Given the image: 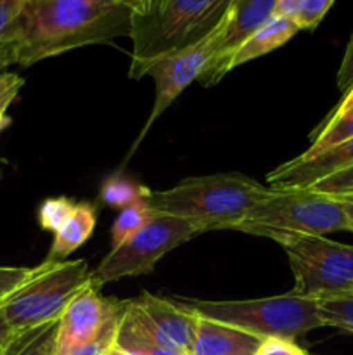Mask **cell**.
I'll use <instances>...</instances> for the list:
<instances>
[{
	"label": "cell",
	"mask_w": 353,
	"mask_h": 355,
	"mask_svg": "<svg viewBox=\"0 0 353 355\" xmlns=\"http://www.w3.org/2000/svg\"><path fill=\"white\" fill-rule=\"evenodd\" d=\"M107 355H130V354H125V352H121V350H118V349H113V350H111V352L107 354Z\"/></svg>",
	"instance_id": "obj_38"
},
{
	"label": "cell",
	"mask_w": 353,
	"mask_h": 355,
	"mask_svg": "<svg viewBox=\"0 0 353 355\" xmlns=\"http://www.w3.org/2000/svg\"><path fill=\"white\" fill-rule=\"evenodd\" d=\"M123 309V302L104 298L90 281L64 311L57 326V355H66L92 340Z\"/></svg>",
	"instance_id": "obj_11"
},
{
	"label": "cell",
	"mask_w": 353,
	"mask_h": 355,
	"mask_svg": "<svg viewBox=\"0 0 353 355\" xmlns=\"http://www.w3.org/2000/svg\"><path fill=\"white\" fill-rule=\"evenodd\" d=\"M300 30V24L293 17L273 16L269 23L263 24L256 33H253L234 52V55L230 58V62H228V71H232L237 66L244 64V62L253 61V59L262 58V55L275 51L280 45L286 44L287 40H291Z\"/></svg>",
	"instance_id": "obj_15"
},
{
	"label": "cell",
	"mask_w": 353,
	"mask_h": 355,
	"mask_svg": "<svg viewBox=\"0 0 353 355\" xmlns=\"http://www.w3.org/2000/svg\"><path fill=\"white\" fill-rule=\"evenodd\" d=\"M134 10L116 0H24L9 40L0 49V71L23 68L73 49L132 35Z\"/></svg>",
	"instance_id": "obj_1"
},
{
	"label": "cell",
	"mask_w": 353,
	"mask_h": 355,
	"mask_svg": "<svg viewBox=\"0 0 353 355\" xmlns=\"http://www.w3.org/2000/svg\"><path fill=\"white\" fill-rule=\"evenodd\" d=\"M305 2H307V0H279V2H277L275 16H286L296 19L300 10L303 9Z\"/></svg>",
	"instance_id": "obj_33"
},
{
	"label": "cell",
	"mask_w": 353,
	"mask_h": 355,
	"mask_svg": "<svg viewBox=\"0 0 353 355\" xmlns=\"http://www.w3.org/2000/svg\"><path fill=\"white\" fill-rule=\"evenodd\" d=\"M294 276L291 293L311 300L353 295V246L325 236L280 239Z\"/></svg>",
	"instance_id": "obj_7"
},
{
	"label": "cell",
	"mask_w": 353,
	"mask_h": 355,
	"mask_svg": "<svg viewBox=\"0 0 353 355\" xmlns=\"http://www.w3.org/2000/svg\"><path fill=\"white\" fill-rule=\"evenodd\" d=\"M17 338L16 333L12 331V328L7 322L6 315H3L2 305H0V355H6L9 347L12 345L14 340Z\"/></svg>",
	"instance_id": "obj_32"
},
{
	"label": "cell",
	"mask_w": 353,
	"mask_h": 355,
	"mask_svg": "<svg viewBox=\"0 0 353 355\" xmlns=\"http://www.w3.org/2000/svg\"><path fill=\"white\" fill-rule=\"evenodd\" d=\"M352 107H353V85L350 87L348 90H346L345 96L341 97V101H339L338 106H336L334 110H332V113L329 114V116L325 118L324 121H329V120H332V118L341 116L343 113H346V111H350V110H352Z\"/></svg>",
	"instance_id": "obj_34"
},
{
	"label": "cell",
	"mask_w": 353,
	"mask_h": 355,
	"mask_svg": "<svg viewBox=\"0 0 353 355\" xmlns=\"http://www.w3.org/2000/svg\"><path fill=\"white\" fill-rule=\"evenodd\" d=\"M353 165V137L311 158L296 156L266 175L270 189H308L318 180Z\"/></svg>",
	"instance_id": "obj_12"
},
{
	"label": "cell",
	"mask_w": 353,
	"mask_h": 355,
	"mask_svg": "<svg viewBox=\"0 0 353 355\" xmlns=\"http://www.w3.org/2000/svg\"><path fill=\"white\" fill-rule=\"evenodd\" d=\"M332 3L334 0H307L303 9L296 16V23L300 24L301 30H314L324 19Z\"/></svg>",
	"instance_id": "obj_27"
},
{
	"label": "cell",
	"mask_w": 353,
	"mask_h": 355,
	"mask_svg": "<svg viewBox=\"0 0 353 355\" xmlns=\"http://www.w3.org/2000/svg\"><path fill=\"white\" fill-rule=\"evenodd\" d=\"M57 322L17 335L6 355H57Z\"/></svg>",
	"instance_id": "obj_19"
},
{
	"label": "cell",
	"mask_w": 353,
	"mask_h": 355,
	"mask_svg": "<svg viewBox=\"0 0 353 355\" xmlns=\"http://www.w3.org/2000/svg\"><path fill=\"white\" fill-rule=\"evenodd\" d=\"M90 281L89 263L83 259H47L24 286L3 302V315L16 335L57 322Z\"/></svg>",
	"instance_id": "obj_6"
},
{
	"label": "cell",
	"mask_w": 353,
	"mask_h": 355,
	"mask_svg": "<svg viewBox=\"0 0 353 355\" xmlns=\"http://www.w3.org/2000/svg\"><path fill=\"white\" fill-rule=\"evenodd\" d=\"M339 90H348L353 85V35L350 38L348 45H346L345 55H343L341 66L338 69V76H336Z\"/></svg>",
	"instance_id": "obj_31"
},
{
	"label": "cell",
	"mask_w": 353,
	"mask_h": 355,
	"mask_svg": "<svg viewBox=\"0 0 353 355\" xmlns=\"http://www.w3.org/2000/svg\"><path fill=\"white\" fill-rule=\"evenodd\" d=\"M341 203H343V208H345L346 215H348V220H350V224H352V229H353V203L352 201H341Z\"/></svg>",
	"instance_id": "obj_36"
},
{
	"label": "cell",
	"mask_w": 353,
	"mask_h": 355,
	"mask_svg": "<svg viewBox=\"0 0 353 355\" xmlns=\"http://www.w3.org/2000/svg\"><path fill=\"white\" fill-rule=\"evenodd\" d=\"M114 349L130 355H185L154 342L137 321L127 302L123 304V312H121L120 324H118Z\"/></svg>",
	"instance_id": "obj_17"
},
{
	"label": "cell",
	"mask_w": 353,
	"mask_h": 355,
	"mask_svg": "<svg viewBox=\"0 0 353 355\" xmlns=\"http://www.w3.org/2000/svg\"><path fill=\"white\" fill-rule=\"evenodd\" d=\"M199 225L170 215H158L145 227L135 232L121 245L114 246L102 262L90 272L92 284L102 288L111 281L137 277L152 272L159 259L176 246L203 234Z\"/></svg>",
	"instance_id": "obj_8"
},
{
	"label": "cell",
	"mask_w": 353,
	"mask_h": 355,
	"mask_svg": "<svg viewBox=\"0 0 353 355\" xmlns=\"http://www.w3.org/2000/svg\"><path fill=\"white\" fill-rule=\"evenodd\" d=\"M125 304V302H123ZM123 312V309H121ZM121 312L116 315V318L111 319L92 340H89L83 345L76 347L75 350H71L66 355H107L111 350L114 349V342H116V333H118V324H120Z\"/></svg>",
	"instance_id": "obj_24"
},
{
	"label": "cell",
	"mask_w": 353,
	"mask_h": 355,
	"mask_svg": "<svg viewBox=\"0 0 353 355\" xmlns=\"http://www.w3.org/2000/svg\"><path fill=\"white\" fill-rule=\"evenodd\" d=\"M272 193L270 187L241 173H215L183 179L175 187L149 191L145 203L158 215L199 225L204 232L237 229L249 211Z\"/></svg>",
	"instance_id": "obj_2"
},
{
	"label": "cell",
	"mask_w": 353,
	"mask_h": 355,
	"mask_svg": "<svg viewBox=\"0 0 353 355\" xmlns=\"http://www.w3.org/2000/svg\"><path fill=\"white\" fill-rule=\"evenodd\" d=\"M197 315L235 326L262 338L296 340L308 331L324 328L318 300L286 295L256 300L208 302L196 298H175Z\"/></svg>",
	"instance_id": "obj_5"
},
{
	"label": "cell",
	"mask_w": 353,
	"mask_h": 355,
	"mask_svg": "<svg viewBox=\"0 0 353 355\" xmlns=\"http://www.w3.org/2000/svg\"><path fill=\"white\" fill-rule=\"evenodd\" d=\"M341 201H352V203H353V196L352 198H346V200H341Z\"/></svg>",
	"instance_id": "obj_39"
},
{
	"label": "cell",
	"mask_w": 353,
	"mask_h": 355,
	"mask_svg": "<svg viewBox=\"0 0 353 355\" xmlns=\"http://www.w3.org/2000/svg\"><path fill=\"white\" fill-rule=\"evenodd\" d=\"M75 205L76 203H73L69 198L64 196L48 198L38 208V224L44 231L55 232L75 210Z\"/></svg>",
	"instance_id": "obj_23"
},
{
	"label": "cell",
	"mask_w": 353,
	"mask_h": 355,
	"mask_svg": "<svg viewBox=\"0 0 353 355\" xmlns=\"http://www.w3.org/2000/svg\"><path fill=\"white\" fill-rule=\"evenodd\" d=\"M234 0H152L132 17V62L128 76H145L158 59L197 44L227 19Z\"/></svg>",
	"instance_id": "obj_3"
},
{
	"label": "cell",
	"mask_w": 353,
	"mask_h": 355,
	"mask_svg": "<svg viewBox=\"0 0 353 355\" xmlns=\"http://www.w3.org/2000/svg\"><path fill=\"white\" fill-rule=\"evenodd\" d=\"M147 193L149 189H144V187L123 179V177H109L102 184V187H100V200L107 207L120 208L121 210V208L128 207V205H134L137 201L144 200Z\"/></svg>",
	"instance_id": "obj_21"
},
{
	"label": "cell",
	"mask_w": 353,
	"mask_h": 355,
	"mask_svg": "<svg viewBox=\"0 0 353 355\" xmlns=\"http://www.w3.org/2000/svg\"><path fill=\"white\" fill-rule=\"evenodd\" d=\"M23 7L24 0H0V49L9 40Z\"/></svg>",
	"instance_id": "obj_28"
},
{
	"label": "cell",
	"mask_w": 353,
	"mask_h": 355,
	"mask_svg": "<svg viewBox=\"0 0 353 355\" xmlns=\"http://www.w3.org/2000/svg\"><path fill=\"white\" fill-rule=\"evenodd\" d=\"M277 2L279 0H234L217 54L197 80L201 85L211 87L227 75L234 52L275 16Z\"/></svg>",
	"instance_id": "obj_10"
},
{
	"label": "cell",
	"mask_w": 353,
	"mask_h": 355,
	"mask_svg": "<svg viewBox=\"0 0 353 355\" xmlns=\"http://www.w3.org/2000/svg\"><path fill=\"white\" fill-rule=\"evenodd\" d=\"M266 338L197 315L189 355H256Z\"/></svg>",
	"instance_id": "obj_14"
},
{
	"label": "cell",
	"mask_w": 353,
	"mask_h": 355,
	"mask_svg": "<svg viewBox=\"0 0 353 355\" xmlns=\"http://www.w3.org/2000/svg\"><path fill=\"white\" fill-rule=\"evenodd\" d=\"M353 137V107L341 116L332 118L329 121H322L320 127L311 134V146L305 153H301L300 158H311L315 155L327 151L334 146L341 144L343 141H348Z\"/></svg>",
	"instance_id": "obj_18"
},
{
	"label": "cell",
	"mask_w": 353,
	"mask_h": 355,
	"mask_svg": "<svg viewBox=\"0 0 353 355\" xmlns=\"http://www.w3.org/2000/svg\"><path fill=\"white\" fill-rule=\"evenodd\" d=\"M116 2L127 6L128 9L134 10V14H142L149 9V6L152 3V0H116Z\"/></svg>",
	"instance_id": "obj_35"
},
{
	"label": "cell",
	"mask_w": 353,
	"mask_h": 355,
	"mask_svg": "<svg viewBox=\"0 0 353 355\" xmlns=\"http://www.w3.org/2000/svg\"><path fill=\"white\" fill-rule=\"evenodd\" d=\"M23 83L24 80L17 73H0V111H7V107L14 103Z\"/></svg>",
	"instance_id": "obj_29"
},
{
	"label": "cell",
	"mask_w": 353,
	"mask_h": 355,
	"mask_svg": "<svg viewBox=\"0 0 353 355\" xmlns=\"http://www.w3.org/2000/svg\"><path fill=\"white\" fill-rule=\"evenodd\" d=\"M225 23H227V19H225L213 33H210L201 42H197V44L190 45V47L187 49H182V51L179 52L165 55V58L154 61L147 69H145V75L152 76L156 82L154 104H152L151 113H149L147 121H145L144 127H142L137 141L134 142L130 153H128V156L125 158V163L135 155V151H137L141 142L145 139L147 132L151 130L154 121L172 106L173 101H175L190 83L199 80V76L203 75L206 66L210 64L211 59L217 54Z\"/></svg>",
	"instance_id": "obj_9"
},
{
	"label": "cell",
	"mask_w": 353,
	"mask_h": 355,
	"mask_svg": "<svg viewBox=\"0 0 353 355\" xmlns=\"http://www.w3.org/2000/svg\"><path fill=\"white\" fill-rule=\"evenodd\" d=\"M7 123H9V118H7L6 111H0V132H2V128L6 127Z\"/></svg>",
	"instance_id": "obj_37"
},
{
	"label": "cell",
	"mask_w": 353,
	"mask_h": 355,
	"mask_svg": "<svg viewBox=\"0 0 353 355\" xmlns=\"http://www.w3.org/2000/svg\"><path fill=\"white\" fill-rule=\"evenodd\" d=\"M37 267H2L0 266V305L12 297L21 286L28 283L35 274Z\"/></svg>",
	"instance_id": "obj_26"
},
{
	"label": "cell",
	"mask_w": 353,
	"mask_h": 355,
	"mask_svg": "<svg viewBox=\"0 0 353 355\" xmlns=\"http://www.w3.org/2000/svg\"><path fill=\"white\" fill-rule=\"evenodd\" d=\"M308 189L320 193L324 196L334 198V200H346V198L353 196V165L348 168L341 170V172L329 175L325 179L318 180L314 186Z\"/></svg>",
	"instance_id": "obj_25"
},
{
	"label": "cell",
	"mask_w": 353,
	"mask_h": 355,
	"mask_svg": "<svg viewBox=\"0 0 353 355\" xmlns=\"http://www.w3.org/2000/svg\"><path fill=\"white\" fill-rule=\"evenodd\" d=\"M256 355H310L293 340L266 338Z\"/></svg>",
	"instance_id": "obj_30"
},
{
	"label": "cell",
	"mask_w": 353,
	"mask_h": 355,
	"mask_svg": "<svg viewBox=\"0 0 353 355\" xmlns=\"http://www.w3.org/2000/svg\"><path fill=\"white\" fill-rule=\"evenodd\" d=\"M318 311L325 326L353 333V295L318 300Z\"/></svg>",
	"instance_id": "obj_22"
},
{
	"label": "cell",
	"mask_w": 353,
	"mask_h": 355,
	"mask_svg": "<svg viewBox=\"0 0 353 355\" xmlns=\"http://www.w3.org/2000/svg\"><path fill=\"white\" fill-rule=\"evenodd\" d=\"M235 231L279 243L291 236H325L353 229L339 200L311 189H272Z\"/></svg>",
	"instance_id": "obj_4"
},
{
	"label": "cell",
	"mask_w": 353,
	"mask_h": 355,
	"mask_svg": "<svg viewBox=\"0 0 353 355\" xmlns=\"http://www.w3.org/2000/svg\"><path fill=\"white\" fill-rule=\"evenodd\" d=\"M97 224V211L92 205L78 203L61 227L54 232L48 260H62L92 236Z\"/></svg>",
	"instance_id": "obj_16"
},
{
	"label": "cell",
	"mask_w": 353,
	"mask_h": 355,
	"mask_svg": "<svg viewBox=\"0 0 353 355\" xmlns=\"http://www.w3.org/2000/svg\"><path fill=\"white\" fill-rule=\"evenodd\" d=\"M130 302L176 350L189 355L196 335V312L189 311L176 300H168L147 291Z\"/></svg>",
	"instance_id": "obj_13"
},
{
	"label": "cell",
	"mask_w": 353,
	"mask_h": 355,
	"mask_svg": "<svg viewBox=\"0 0 353 355\" xmlns=\"http://www.w3.org/2000/svg\"><path fill=\"white\" fill-rule=\"evenodd\" d=\"M154 217H158V214H156L147 203H145V198L144 200L137 201V203L121 208L116 220H114L113 227H111V241H113V248L114 246L121 245L125 239L134 236L135 232L141 231L142 227H145V225H147Z\"/></svg>",
	"instance_id": "obj_20"
}]
</instances>
